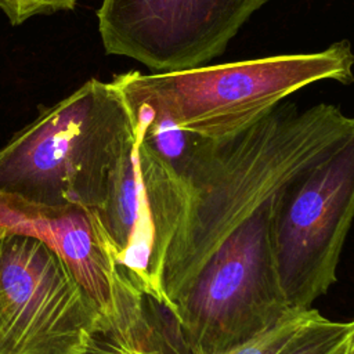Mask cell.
Segmentation results:
<instances>
[{
  "label": "cell",
  "instance_id": "cell-7",
  "mask_svg": "<svg viewBox=\"0 0 354 354\" xmlns=\"http://www.w3.org/2000/svg\"><path fill=\"white\" fill-rule=\"evenodd\" d=\"M268 0H102L98 30L109 54L159 72L202 66L220 55Z\"/></svg>",
  "mask_w": 354,
  "mask_h": 354
},
{
  "label": "cell",
  "instance_id": "cell-3",
  "mask_svg": "<svg viewBox=\"0 0 354 354\" xmlns=\"http://www.w3.org/2000/svg\"><path fill=\"white\" fill-rule=\"evenodd\" d=\"M347 40L318 53L270 55L184 71L116 75L133 122L163 120L207 138H224L254 123L288 95L319 80L351 83Z\"/></svg>",
  "mask_w": 354,
  "mask_h": 354
},
{
  "label": "cell",
  "instance_id": "cell-9",
  "mask_svg": "<svg viewBox=\"0 0 354 354\" xmlns=\"http://www.w3.org/2000/svg\"><path fill=\"white\" fill-rule=\"evenodd\" d=\"M80 354H187L160 326L141 322L97 330Z\"/></svg>",
  "mask_w": 354,
  "mask_h": 354
},
{
  "label": "cell",
  "instance_id": "cell-10",
  "mask_svg": "<svg viewBox=\"0 0 354 354\" xmlns=\"http://www.w3.org/2000/svg\"><path fill=\"white\" fill-rule=\"evenodd\" d=\"M354 321H332L317 311L277 354H346Z\"/></svg>",
  "mask_w": 354,
  "mask_h": 354
},
{
  "label": "cell",
  "instance_id": "cell-6",
  "mask_svg": "<svg viewBox=\"0 0 354 354\" xmlns=\"http://www.w3.org/2000/svg\"><path fill=\"white\" fill-rule=\"evenodd\" d=\"M104 326L97 304L48 245L0 232V354H80Z\"/></svg>",
  "mask_w": 354,
  "mask_h": 354
},
{
  "label": "cell",
  "instance_id": "cell-5",
  "mask_svg": "<svg viewBox=\"0 0 354 354\" xmlns=\"http://www.w3.org/2000/svg\"><path fill=\"white\" fill-rule=\"evenodd\" d=\"M353 220L354 131L275 195L274 256L289 308H311L336 282Z\"/></svg>",
  "mask_w": 354,
  "mask_h": 354
},
{
  "label": "cell",
  "instance_id": "cell-2",
  "mask_svg": "<svg viewBox=\"0 0 354 354\" xmlns=\"http://www.w3.org/2000/svg\"><path fill=\"white\" fill-rule=\"evenodd\" d=\"M134 144L120 90L90 79L0 148V194L35 206L97 209Z\"/></svg>",
  "mask_w": 354,
  "mask_h": 354
},
{
  "label": "cell",
  "instance_id": "cell-14",
  "mask_svg": "<svg viewBox=\"0 0 354 354\" xmlns=\"http://www.w3.org/2000/svg\"><path fill=\"white\" fill-rule=\"evenodd\" d=\"M351 343H353V348H354V332H353V335H351Z\"/></svg>",
  "mask_w": 354,
  "mask_h": 354
},
{
  "label": "cell",
  "instance_id": "cell-1",
  "mask_svg": "<svg viewBox=\"0 0 354 354\" xmlns=\"http://www.w3.org/2000/svg\"><path fill=\"white\" fill-rule=\"evenodd\" d=\"M353 131L354 118L335 105L322 102L299 111L279 102L232 136L205 137L165 259L162 285L173 315L174 301L217 246Z\"/></svg>",
  "mask_w": 354,
  "mask_h": 354
},
{
  "label": "cell",
  "instance_id": "cell-11",
  "mask_svg": "<svg viewBox=\"0 0 354 354\" xmlns=\"http://www.w3.org/2000/svg\"><path fill=\"white\" fill-rule=\"evenodd\" d=\"M318 310H292L274 326L221 354H277L295 332Z\"/></svg>",
  "mask_w": 354,
  "mask_h": 354
},
{
  "label": "cell",
  "instance_id": "cell-13",
  "mask_svg": "<svg viewBox=\"0 0 354 354\" xmlns=\"http://www.w3.org/2000/svg\"><path fill=\"white\" fill-rule=\"evenodd\" d=\"M348 354H354V348H353V344H351V340H350V347H348Z\"/></svg>",
  "mask_w": 354,
  "mask_h": 354
},
{
  "label": "cell",
  "instance_id": "cell-12",
  "mask_svg": "<svg viewBox=\"0 0 354 354\" xmlns=\"http://www.w3.org/2000/svg\"><path fill=\"white\" fill-rule=\"evenodd\" d=\"M77 1L79 0H0V8L11 25H19L35 15L73 10Z\"/></svg>",
  "mask_w": 354,
  "mask_h": 354
},
{
  "label": "cell",
  "instance_id": "cell-8",
  "mask_svg": "<svg viewBox=\"0 0 354 354\" xmlns=\"http://www.w3.org/2000/svg\"><path fill=\"white\" fill-rule=\"evenodd\" d=\"M0 232L36 236L48 245L97 304L106 325L115 304L116 263L95 209L35 206L0 194Z\"/></svg>",
  "mask_w": 354,
  "mask_h": 354
},
{
  "label": "cell",
  "instance_id": "cell-4",
  "mask_svg": "<svg viewBox=\"0 0 354 354\" xmlns=\"http://www.w3.org/2000/svg\"><path fill=\"white\" fill-rule=\"evenodd\" d=\"M274 199L217 246L174 301V318L188 354L228 351L292 311L275 267Z\"/></svg>",
  "mask_w": 354,
  "mask_h": 354
}]
</instances>
